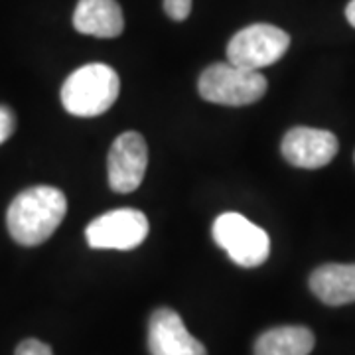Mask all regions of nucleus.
Returning a JSON list of instances; mask_svg holds the SVG:
<instances>
[{
    "label": "nucleus",
    "mask_w": 355,
    "mask_h": 355,
    "mask_svg": "<svg viewBox=\"0 0 355 355\" xmlns=\"http://www.w3.org/2000/svg\"><path fill=\"white\" fill-rule=\"evenodd\" d=\"M14 132V114L10 109L0 107V144L10 139Z\"/></svg>",
    "instance_id": "obj_15"
},
{
    "label": "nucleus",
    "mask_w": 355,
    "mask_h": 355,
    "mask_svg": "<svg viewBox=\"0 0 355 355\" xmlns=\"http://www.w3.org/2000/svg\"><path fill=\"white\" fill-rule=\"evenodd\" d=\"M345 18H347V22L355 28V0H352V2L347 4V8H345Z\"/></svg>",
    "instance_id": "obj_16"
},
{
    "label": "nucleus",
    "mask_w": 355,
    "mask_h": 355,
    "mask_svg": "<svg viewBox=\"0 0 355 355\" xmlns=\"http://www.w3.org/2000/svg\"><path fill=\"white\" fill-rule=\"evenodd\" d=\"M148 164L146 142L139 132L128 130L114 139L109 153V186L119 193H130L140 186Z\"/></svg>",
    "instance_id": "obj_7"
},
{
    "label": "nucleus",
    "mask_w": 355,
    "mask_h": 355,
    "mask_svg": "<svg viewBox=\"0 0 355 355\" xmlns=\"http://www.w3.org/2000/svg\"><path fill=\"white\" fill-rule=\"evenodd\" d=\"M214 239L233 263L245 268L263 265L270 253V239L265 229L235 211L217 217L214 223Z\"/></svg>",
    "instance_id": "obj_4"
},
{
    "label": "nucleus",
    "mask_w": 355,
    "mask_h": 355,
    "mask_svg": "<svg viewBox=\"0 0 355 355\" xmlns=\"http://www.w3.org/2000/svg\"><path fill=\"white\" fill-rule=\"evenodd\" d=\"M310 288L324 304H352L355 302V265L320 266L310 277Z\"/></svg>",
    "instance_id": "obj_11"
},
{
    "label": "nucleus",
    "mask_w": 355,
    "mask_h": 355,
    "mask_svg": "<svg viewBox=\"0 0 355 355\" xmlns=\"http://www.w3.org/2000/svg\"><path fill=\"white\" fill-rule=\"evenodd\" d=\"M73 26L77 32L87 36L116 38L125 28V18L116 0H79Z\"/></svg>",
    "instance_id": "obj_10"
},
{
    "label": "nucleus",
    "mask_w": 355,
    "mask_h": 355,
    "mask_svg": "<svg viewBox=\"0 0 355 355\" xmlns=\"http://www.w3.org/2000/svg\"><path fill=\"white\" fill-rule=\"evenodd\" d=\"M291 46V36L272 24H253L237 32L227 44L229 64L259 71L277 64Z\"/></svg>",
    "instance_id": "obj_5"
},
{
    "label": "nucleus",
    "mask_w": 355,
    "mask_h": 355,
    "mask_svg": "<svg viewBox=\"0 0 355 355\" xmlns=\"http://www.w3.org/2000/svg\"><path fill=\"white\" fill-rule=\"evenodd\" d=\"M148 349L153 355H207L172 308H158L148 322Z\"/></svg>",
    "instance_id": "obj_9"
},
{
    "label": "nucleus",
    "mask_w": 355,
    "mask_h": 355,
    "mask_svg": "<svg viewBox=\"0 0 355 355\" xmlns=\"http://www.w3.org/2000/svg\"><path fill=\"white\" fill-rule=\"evenodd\" d=\"M148 235V219L139 209H113L93 219L85 229L87 243L93 249L130 251Z\"/></svg>",
    "instance_id": "obj_6"
},
{
    "label": "nucleus",
    "mask_w": 355,
    "mask_h": 355,
    "mask_svg": "<svg viewBox=\"0 0 355 355\" xmlns=\"http://www.w3.org/2000/svg\"><path fill=\"white\" fill-rule=\"evenodd\" d=\"M121 93V79L113 67L87 64L76 69L62 87L65 111L76 116H97L113 107Z\"/></svg>",
    "instance_id": "obj_2"
},
{
    "label": "nucleus",
    "mask_w": 355,
    "mask_h": 355,
    "mask_svg": "<svg viewBox=\"0 0 355 355\" xmlns=\"http://www.w3.org/2000/svg\"><path fill=\"white\" fill-rule=\"evenodd\" d=\"M200 95L205 101L243 107L259 101L266 93V79L261 71L243 69L233 64L209 65L200 77Z\"/></svg>",
    "instance_id": "obj_3"
},
{
    "label": "nucleus",
    "mask_w": 355,
    "mask_h": 355,
    "mask_svg": "<svg viewBox=\"0 0 355 355\" xmlns=\"http://www.w3.org/2000/svg\"><path fill=\"white\" fill-rule=\"evenodd\" d=\"M314 334L304 326H280L265 331L254 343V355H310Z\"/></svg>",
    "instance_id": "obj_12"
},
{
    "label": "nucleus",
    "mask_w": 355,
    "mask_h": 355,
    "mask_svg": "<svg viewBox=\"0 0 355 355\" xmlns=\"http://www.w3.org/2000/svg\"><path fill=\"white\" fill-rule=\"evenodd\" d=\"M67 211L64 191L51 186H36L14 198L6 214L12 239L26 247L48 241Z\"/></svg>",
    "instance_id": "obj_1"
},
{
    "label": "nucleus",
    "mask_w": 355,
    "mask_h": 355,
    "mask_svg": "<svg viewBox=\"0 0 355 355\" xmlns=\"http://www.w3.org/2000/svg\"><path fill=\"white\" fill-rule=\"evenodd\" d=\"M164 12L176 20L182 22L186 20L191 12V0H164Z\"/></svg>",
    "instance_id": "obj_13"
},
{
    "label": "nucleus",
    "mask_w": 355,
    "mask_h": 355,
    "mask_svg": "<svg viewBox=\"0 0 355 355\" xmlns=\"http://www.w3.org/2000/svg\"><path fill=\"white\" fill-rule=\"evenodd\" d=\"M338 154V139L330 130L310 127L291 128L282 139V156L296 168H322Z\"/></svg>",
    "instance_id": "obj_8"
},
{
    "label": "nucleus",
    "mask_w": 355,
    "mask_h": 355,
    "mask_svg": "<svg viewBox=\"0 0 355 355\" xmlns=\"http://www.w3.org/2000/svg\"><path fill=\"white\" fill-rule=\"evenodd\" d=\"M14 355H53V352L50 349V345L40 340H24L16 347Z\"/></svg>",
    "instance_id": "obj_14"
}]
</instances>
